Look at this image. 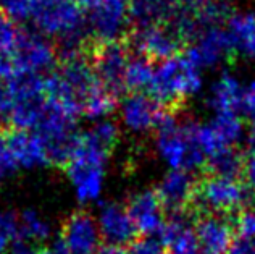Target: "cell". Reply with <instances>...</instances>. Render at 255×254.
Instances as JSON below:
<instances>
[{
    "mask_svg": "<svg viewBox=\"0 0 255 254\" xmlns=\"http://www.w3.org/2000/svg\"><path fill=\"white\" fill-rule=\"evenodd\" d=\"M18 34L19 26L16 24V19L0 10V53L13 52L18 41Z\"/></svg>",
    "mask_w": 255,
    "mask_h": 254,
    "instance_id": "obj_25",
    "label": "cell"
},
{
    "mask_svg": "<svg viewBox=\"0 0 255 254\" xmlns=\"http://www.w3.org/2000/svg\"><path fill=\"white\" fill-rule=\"evenodd\" d=\"M194 232L200 254H226L234 240V220L220 214H197Z\"/></svg>",
    "mask_w": 255,
    "mask_h": 254,
    "instance_id": "obj_8",
    "label": "cell"
},
{
    "mask_svg": "<svg viewBox=\"0 0 255 254\" xmlns=\"http://www.w3.org/2000/svg\"><path fill=\"white\" fill-rule=\"evenodd\" d=\"M247 144H249V151H255V120H252L249 136H247Z\"/></svg>",
    "mask_w": 255,
    "mask_h": 254,
    "instance_id": "obj_36",
    "label": "cell"
},
{
    "mask_svg": "<svg viewBox=\"0 0 255 254\" xmlns=\"http://www.w3.org/2000/svg\"><path fill=\"white\" fill-rule=\"evenodd\" d=\"M230 24V34L236 41L238 47L251 41L255 36V15L252 13H243V15H231V18L228 19Z\"/></svg>",
    "mask_w": 255,
    "mask_h": 254,
    "instance_id": "obj_23",
    "label": "cell"
},
{
    "mask_svg": "<svg viewBox=\"0 0 255 254\" xmlns=\"http://www.w3.org/2000/svg\"><path fill=\"white\" fill-rule=\"evenodd\" d=\"M125 37L134 53H140L158 63L179 55L187 47L181 36L166 23L131 26Z\"/></svg>",
    "mask_w": 255,
    "mask_h": 254,
    "instance_id": "obj_6",
    "label": "cell"
},
{
    "mask_svg": "<svg viewBox=\"0 0 255 254\" xmlns=\"http://www.w3.org/2000/svg\"><path fill=\"white\" fill-rule=\"evenodd\" d=\"M168 112L171 110L157 102L147 92H131L123 101V122L134 131L157 130Z\"/></svg>",
    "mask_w": 255,
    "mask_h": 254,
    "instance_id": "obj_11",
    "label": "cell"
},
{
    "mask_svg": "<svg viewBox=\"0 0 255 254\" xmlns=\"http://www.w3.org/2000/svg\"><path fill=\"white\" fill-rule=\"evenodd\" d=\"M251 190L238 178L204 173L196 180L189 209L196 214H220L234 217L249 204Z\"/></svg>",
    "mask_w": 255,
    "mask_h": 254,
    "instance_id": "obj_3",
    "label": "cell"
},
{
    "mask_svg": "<svg viewBox=\"0 0 255 254\" xmlns=\"http://www.w3.org/2000/svg\"><path fill=\"white\" fill-rule=\"evenodd\" d=\"M97 225L105 243L126 246L131 245L139 235L137 227L134 225L126 206L118 203H109L100 207Z\"/></svg>",
    "mask_w": 255,
    "mask_h": 254,
    "instance_id": "obj_12",
    "label": "cell"
},
{
    "mask_svg": "<svg viewBox=\"0 0 255 254\" xmlns=\"http://www.w3.org/2000/svg\"><path fill=\"white\" fill-rule=\"evenodd\" d=\"M34 254H52V253H50V250H49V248H41V246H39L37 251H36Z\"/></svg>",
    "mask_w": 255,
    "mask_h": 254,
    "instance_id": "obj_38",
    "label": "cell"
},
{
    "mask_svg": "<svg viewBox=\"0 0 255 254\" xmlns=\"http://www.w3.org/2000/svg\"><path fill=\"white\" fill-rule=\"evenodd\" d=\"M107 157H109L107 154L87 143L83 135L78 136L76 149L63 170L75 185L76 196L81 203L96 201L102 193L104 165Z\"/></svg>",
    "mask_w": 255,
    "mask_h": 254,
    "instance_id": "obj_5",
    "label": "cell"
},
{
    "mask_svg": "<svg viewBox=\"0 0 255 254\" xmlns=\"http://www.w3.org/2000/svg\"><path fill=\"white\" fill-rule=\"evenodd\" d=\"M11 57L16 66V75L21 73L41 75L45 70L55 68L58 62V50L42 34L19 28L18 41L11 52Z\"/></svg>",
    "mask_w": 255,
    "mask_h": 254,
    "instance_id": "obj_7",
    "label": "cell"
},
{
    "mask_svg": "<svg viewBox=\"0 0 255 254\" xmlns=\"http://www.w3.org/2000/svg\"><path fill=\"white\" fill-rule=\"evenodd\" d=\"M19 235V216L10 211L0 212V254H8L11 243Z\"/></svg>",
    "mask_w": 255,
    "mask_h": 254,
    "instance_id": "obj_24",
    "label": "cell"
},
{
    "mask_svg": "<svg viewBox=\"0 0 255 254\" xmlns=\"http://www.w3.org/2000/svg\"><path fill=\"white\" fill-rule=\"evenodd\" d=\"M29 18L42 34L57 39L60 50L83 49L92 39L86 10L76 0H32Z\"/></svg>",
    "mask_w": 255,
    "mask_h": 254,
    "instance_id": "obj_1",
    "label": "cell"
},
{
    "mask_svg": "<svg viewBox=\"0 0 255 254\" xmlns=\"http://www.w3.org/2000/svg\"><path fill=\"white\" fill-rule=\"evenodd\" d=\"M5 139L18 167L31 169V167L36 165L49 164L47 162L45 148L34 130H21L5 126Z\"/></svg>",
    "mask_w": 255,
    "mask_h": 254,
    "instance_id": "obj_15",
    "label": "cell"
},
{
    "mask_svg": "<svg viewBox=\"0 0 255 254\" xmlns=\"http://www.w3.org/2000/svg\"><path fill=\"white\" fill-rule=\"evenodd\" d=\"M155 62H152L140 53H134L129 58L125 73V88L126 94L131 92H147L155 75Z\"/></svg>",
    "mask_w": 255,
    "mask_h": 254,
    "instance_id": "obj_17",
    "label": "cell"
},
{
    "mask_svg": "<svg viewBox=\"0 0 255 254\" xmlns=\"http://www.w3.org/2000/svg\"><path fill=\"white\" fill-rule=\"evenodd\" d=\"M246 209H254L255 211V191L251 190V198H249V204H247Z\"/></svg>",
    "mask_w": 255,
    "mask_h": 254,
    "instance_id": "obj_37",
    "label": "cell"
},
{
    "mask_svg": "<svg viewBox=\"0 0 255 254\" xmlns=\"http://www.w3.org/2000/svg\"><path fill=\"white\" fill-rule=\"evenodd\" d=\"M199 66L194 65L186 53L166 58L155 68V75L147 89L157 102H160L171 112H181L184 109L187 96L194 94L202 79L199 76Z\"/></svg>",
    "mask_w": 255,
    "mask_h": 254,
    "instance_id": "obj_2",
    "label": "cell"
},
{
    "mask_svg": "<svg viewBox=\"0 0 255 254\" xmlns=\"http://www.w3.org/2000/svg\"><path fill=\"white\" fill-rule=\"evenodd\" d=\"M31 3L32 0H0V10L19 21V19L29 18Z\"/></svg>",
    "mask_w": 255,
    "mask_h": 254,
    "instance_id": "obj_28",
    "label": "cell"
},
{
    "mask_svg": "<svg viewBox=\"0 0 255 254\" xmlns=\"http://www.w3.org/2000/svg\"><path fill=\"white\" fill-rule=\"evenodd\" d=\"M233 220H234V229H236L238 235L255 243V211L243 209L233 217Z\"/></svg>",
    "mask_w": 255,
    "mask_h": 254,
    "instance_id": "obj_27",
    "label": "cell"
},
{
    "mask_svg": "<svg viewBox=\"0 0 255 254\" xmlns=\"http://www.w3.org/2000/svg\"><path fill=\"white\" fill-rule=\"evenodd\" d=\"M212 128L226 146H234L243 135V120L236 112H217Z\"/></svg>",
    "mask_w": 255,
    "mask_h": 254,
    "instance_id": "obj_22",
    "label": "cell"
},
{
    "mask_svg": "<svg viewBox=\"0 0 255 254\" xmlns=\"http://www.w3.org/2000/svg\"><path fill=\"white\" fill-rule=\"evenodd\" d=\"M120 99L113 96L110 91H107L102 83H99L92 92L87 96L84 107H83V115L87 118H100L112 113L117 109Z\"/></svg>",
    "mask_w": 255,
    "mask_h": 254,
    "instance_id": "obj_19",
    "label": "cell"
},
{
    "mask_svg": "<svg viewBox=\"0 0 255 254\" xmlns=\"http://www.w3.org/2000/svg\"><path fill=\"white\" fill-rule=\"evenodd\" d=\"M241 182L247 188L255 191V151L244 152V162H243V172H241Z\"/></svg>",
    "mask_w": 255,
    "mask_h": 254,
    "instance_id": "obj_30",
    "label": "cell"
},
{
    "mask_svg": "<svg viewBox=\"0 0 255 254\" xmlns=\"http://www.w3.org/2000/svg\"><path fill=\"white\" fill-rule=\"evenodd\" d=\"M238 44L230 34V31H225L213 26L205 29L197 37V45H187L184 49L186 57L194 65H213L220 60H233L236 55Z\"/></svg>",
    "mask_w": 255,
    "mask_h": 254,
    "instance_id": "obj_9",
    "label": "cell"
},
{
    "mask_svg": "<svg viewBox=\"0 0 255 254\" xmlns=\"http://www.w3.org/2000/svg\"><path fill=\"white\" fill-rule=\"evenodd\" d=\"M10 110H11V96H10L8 83L5 79H0V125L2 126H6Z\"/></svg>",
    "mask_w": 255,
    "mask_h": 254,
    "instance_id": "obj_31",
    "label": "cell"
},
{
    "mask_svg": "<svg viewBox=\"0 0 255 254\" xmlns=\"http://www.w3.org/2000/svg\"><path fill=\"white\" fill-rule=\"evenodd\" d=\"M207 2H209V0H176L179 8H183L184 11H189V13L199 11Z\"/></svg>",
    "mask_w": 255,
    "mask_h": 254,
    "instance_id": "obj_33",
    "label": "cell"
},
{
    "mask_svg": "<svg viewBox=\"0 0 255 254\" xmlns=\"http://www.w3.org/2000/svg\"><path fill=\"white\" fill-rule=\"evenodd\" d=\"M166 245L160 235H144L131 243L129 254H165Z\"/></svg>",
    "mask_w": 255,
    "mask_h": 254,
    "instance_id": "obj_26",
    "label": "cell"
},
{
    "mask_svg": "<svg viewBox=\"0 0 255 254\" xmlns=\"http://www.w3.org/2000/svg\"><path fill=\"white\" fill-rule=\"evenodd\" d=\"M18 167L16 160L13 159L11 152L8 149V144H6L5 139V126L0 125V180L5 175H8L11 170H15Z\"/></svg>",
    "mask_w": 255,
    "mask_h": 254,
    "instance_id": "obj_29",
    "label": "cell"
},
{
    "mask_svg": "<svg viewBox=\"0 0 255 254\" xmlns=\"http://www.w3.org/2000/svg\"><path fill=\"white\" fill-rule=\"evenodd\" d=\"M87 52H89L94 71L104 88L118 99L125 96V73L132 55L126 37L112 39V41L91 39L87 42Z\"/></svg>",
    "mask_w": 255,
    "mask_h": 254,
    "instance_id": "obj_4",
    "label": "cell"
},
{
    "mask_svg": "<svg viewBox=\"0 0 255 254\" xmlns=\"http://www.w3.org/2000/svg\"><path fill=\"white\" fill-rule=\"evenodd\" d=\"M19 233L31 242L42 243L52 237V227L36 211L28 209L19 216Z\"/></svg>",
    "mask_w": 255,
    "mask_h": 254,
    "instance_id": "obj_20",
    "label": "cell"
},
{
    "mask_svg": "<svg viewBox=\"0 0 255 254\" xmlns=\"http://www.w3.org/2000/svg\"><path fill=\"white\" fill-rule=\"evenodd\" d=\"M94 254H129V250H126L125 246H120V245L105 243V245H100L99 250Z\"/></svg>",
    "mask_w": 255,
    "mask_h": 254,
    "instance_id": "obj_34",
    "label": "cell"
},
{
    "mask_svg": "<svg viewBox=\"0 0 255 254\" xmlns=\"http://www.w3.org/2000/svg\"><path fill=\"white\" fill-rule=\"evenodd\" d=\"M134 225L142 235H160L165 225V209L155 191L145 190L132 195L126 204Z\"/></svg>",
    "mask_w": 255,
    "mask_h": 254,
    "instance_id": "obj_13",
    "label": "cell"
},
{
    "mask_svg": "<svg viewBox=\"0 0 255 254\" xmlns=\"http://www.w3.org/2000/svg\"><path fill=\"white\" fill-rule=\"evenodd\" d=\"M196 180L191 175V172L173 169L157 186V196L162 203L163 209L171 214L178 211L189 209Z\"/></svg>",
    "mask_w": 255,
    "mask_h": 254,
    "instance_id": "obj_14",
    "label": "cell"
},
{
    "mask_svg": "<svg viewBox=\"0 0 255 254\" xmlns=\"http://www.w3.org/2000/svg\"><path fill=\"white\" fill-rule=\"evenodd\" d=\"M241 110L246 115L252 117L255 120V83L249 84L246 89H243V96H241Z\"/></svg>",
    "mask_w": 255,
    "mask_h": 254,
    "instance_id": "obj_32",
    "label": "cell"
},
{
    "mask_svg": "<svg viewBox=\"0 0 255 254\" xmlns=\"http://www.w3.org/2000/svg\"><path fill=\"white\" fill-rule=\"evenodd\" d=\"M60 237L70 254H94L102 242L97 220L86 211H76L66 217Z\"/></svg>",
    "mask_w": 255,
    "mask_h": 254,
    "instance_id": "obj_10",
    "label": "cell"
},
{
    "mask_svg": "<svg viewBox=\"0 0 255 254\" xmlns=\"http://www.w3.org/2000/svg\"><path fill=\"white\" fill-rule=\"evenodd\" d=\"M49 250L52 254H70V250H68V246L65 245V242L62 240V237H57L55 240L52 242V245L49 246Z\"/></svg>",
    "mask_w": 255,
    "mask_h": 254,
    "instance_id": "obj_35",
    "label": "cell"
},
{
    "mask_svg": "<svg viewBox=\"0 0 255 254\" xmlns=\"http://www.w3.org/2000/svg\"><path fill=\"white\" fill-rule=\"evenodd\" d=\"M244 152L236 149V146H228L221 151L209 156L204 164V173L210 175L226 177V178H238L241 180V172H243Z\"/></svg>",
    "mask_w": 255,
    "mask_h": 254,
    "instance_id": "obj_16",
    "label": "cell"
},
{
    "mask_svg": "<svg viewBox=\"0 0 255 254\" xmlns=\"http://www.w3.org/2000/svg\"><path fill=\"white\" fill-rule=\"evenodd\" d=\"M243 89L230 75H223L212 89V107L217 112H238L241 109Z\"/></svg>",
    "mask_w": 255,
    "mask_h": 254,
    "instance_id": "obj_18",
    "label": "cell"
},
{
    "mask_svg": "<svg viewBox=\"0 0 255 254\" xmlns=\"http://www.w3.org/2000/svg\"><path fill=\"white\" fill-rule=\"evenodd\" d=\"M83 136L91 146H94V148L99 151H102L107 156H110V152L115 149V146L120 139V131L115 123L102 122L94 126V128H91L89 131L83 133Z\"/></svg>",
    "mask_w": 255,
    "mask_h": 254,
    "instance_id": "obj_21",
    "label": "cell"
}]
</instances>
